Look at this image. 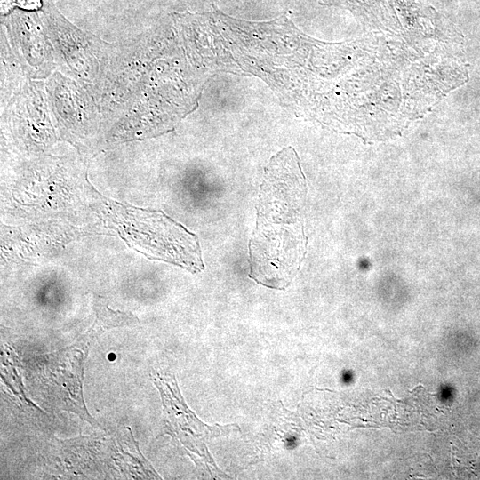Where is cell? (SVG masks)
Wrapping results in <instances>:
<instances>
[{
	"label": "cell",
	"instance_id": "cell-2",
	"mask_svg": "<svg viewBox=\"0 0 480 480\" xmlns=\"http://www.w3.org/2000/svg\"><path fill=\"white\" fill-rule=\"evenodd\" d=\"M92 308L95 312L94 323L91 328L69 348H81L88 350V348L102 332L115 327L132 325L139 323L138 318L132 313L113 310L108 307V302L101 298L94 300Z\"/></svg>",
	"mask_w": 480,
	"mask_h": 480
},
{
	"label": "cell",
	"instance_id": "cell-1",
	"mask_svg": "<svg viewBox=\"0 0 480 480\" xmlns=\"http://www.w3.org/2000/svg\"><path fill=\"white\" fill-rule=\"evenodd\" d=\"M307 184L295 150L287 147L265 168L256 227L249 243V277L276 290L286 289L307 249L304 208Z\"/></svg>",
	"mask_w": 480,
	"mask_h": 480
}]
</instances>
